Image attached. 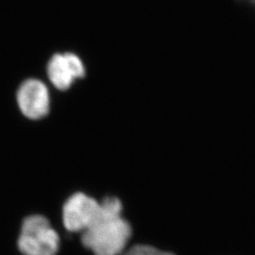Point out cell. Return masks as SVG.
<instances>
[{"label": "cell", "instance_id": "6da1fadb", "mask_svg": "<svg viewBox=\"0 0 255 255\" xmlns=\"http://www.w3.org/2000/svg\"><path fill=\"white\" fill-rule=\"evenodd\" d=\"M100 217L82 233L83 246L95 255H119L131 237V227L121 216L122 203L107 197L101 202Z\"/></svg>", "mask_w": 255, "mask_h": 255}, {"label": "cell", "instance_id": "7a4b0ae2", "mask_svg": "<svg viewBox=\"0 0 255 255\" xmlns=\"http://www.w3.org/2000/svg\"><path fill=\"white\" fill-rule=\"evenodd\" d=\"M60 237L48 219L33 215L24 219L17 246L24 255H56L60 249Z\"/></svg>", "mask_w": 255, "mask_h": 255}, {"label": "cell", "instance_id": "3957f363", "mask_svg": "<svg viewBox=\"0 0 255 255\" xmlns=\"http://www.w3.org/2000/svg\"><path fill=\"white\" fill-rule=\"evenodd\" d=\"M101 211V202L84 193H76L64 204V227L69 232L83 233L100 217Z\"/></svg>", "mask_w": 255, "mask_h": 255}, {"label": "cell", "instance_id": "277c9868", "mask_svg": "<svg viewBox=\"0 0 255 255\" xmlns=\"http://www.w3.org/2000/svg\"><path fill=\"white\" fill-rule=\"evenodd\" d=\"M17 102L27 119H40L49 111V94L45 83L38 80L23 82L17 92Z\"/></svg>", "mask_w": 255, "mask_h": 255}, {"label": "cell", "instance_id": "5b68a950", "mask_svg": "<svg viewBox=\"0 0 255 255\" xmlns=\"http://www.w3.org/2000/svg\"><path fill=\"white\" fill-rule=\"evenodd\" d=\"M84 74V64L74 53L54 55L47 66L48 78L59 90L68 89L77 79L83 78Z\"/></svg>", "mask_w": 255, "mask_h": 255}, {"label": "cell", "instance_id": "8992f818", "mask_svg": "<svg viewBox=\"0 0 255 255\" xmlns=\"http://www.w3.org/2000/svg\"><path fill=\"white\" fill-rule=\"evenodd\" d=\"M124 255H175L172 253L163 252L154 247L136 245L131 247Z\"/></svg>", "mask_w": 255, "mask_h": 255}, {"label": "cell", "instance_id": "52a82bcc", "mask_svg": "<svg viewBox=\"0 0 255 255\" xmlns=\"http://www.w3.org/2000/svg\"><path fill=\"white\" fill-rule=\"evenodd\" d=\"M244 2H246L248 4H250L251 6H253L255 9V0H243Z\"/></svg>", "mask_w": 255, "mask_h": 255}]
</instances>
